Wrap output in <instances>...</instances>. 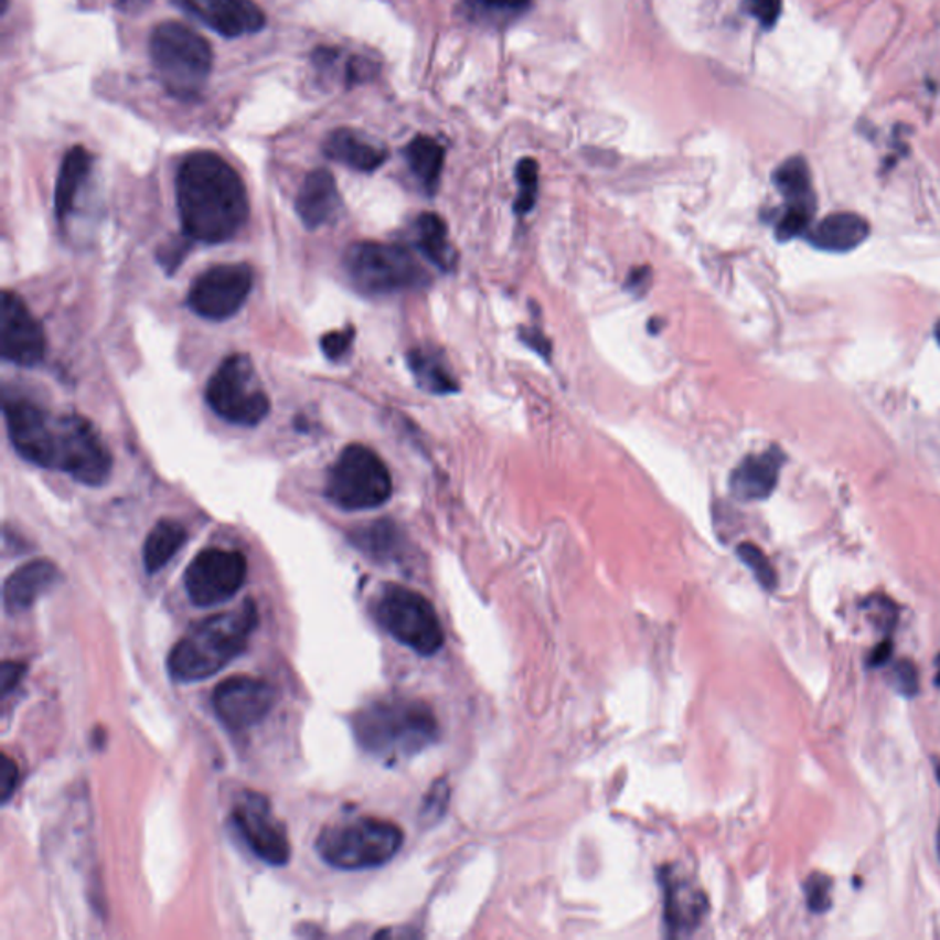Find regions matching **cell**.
Returning <instances> with one entry per match:
<instances>
[{
	"label": "cell",
	"instance_id": "46",
	"mask_svg": "<svg viewBox=\"0 0 940 940\" xmlns=\"http://www.w3.org/2000/svg\"><path fill=\"white\" fill-rule=\"evenodd\" d=\"M940 777V773H939ZM937 842H939V856H940V826H939V837H937Z\"/></svg>",
	"mask_w": 940,
	"mask_h": 940
},
{
	"label": "cell",
	"instance_id": "10",
	"mask_svg": "<svg viewBox=\"0 0 940 940\" xmlns=\"http://www.w3.org/2000/svg\"><path fill=\"white\" fill-rule=\"evenodd\" d=\"M55 469L83 485L99 487L109 480L113 456L85 417L76 414L60 417Z\"/></svg>",
	"mask_w": 940,
	"mask_h": 940
},
{
	"label": "cell",
	"instance_id": "43",
	"mask_svg": "<svg viewBox=\"0 0 940 940\" xmlns=\"http://www.w3.org/2000/svg\"><path fill=\"white\" fill-rule=\"evenodd\" d=\"M487 4L496 6V8H522L527 4V0H485Z\"/></svg>",
	"mask_w": 940,
	"mask_h": 940
},
{
	"label": "cell",
	"instance_id": "13",
	"mask_svg": "<svg viewBox=\"0 0 940 940\" xmlns=\"http://www.w3.org/2000/svg\"><path fill=\"white\" fill-rule=\"evenodd\" d=\"M2 410L17 455L33 466L55 469L60 417L50 416L49 412L26 399H6Z\"/></svg>",
	"mask_w": 940,
	"mask_h": 940
},
{
	"label": "cell",
	"instance_id": "37",
	"mask_svg": "<svg viewBox=\"0 0 940 940\" xmlns=\"http://www.w3.org/2000/svg\"><path fill=\"white\" fill-rule=\"evenodd\" d=\"M17 784H19L17 762L10 759L8 755H2V760H0V798H2V803L6 804L10 801L11 795L15 792Z\"/></svg>",
	"mask_w": 940,
	"mask_h": 940
},
{
	"label": "cell",
	"instance_id": "29",
	"mask_svg": "<svg viewBox=\"0 0 940 940\" xmlns=\"http://www.w3.org/2000/svg\"><path fill=\"white\" fill-rule=\"evenodd\" d=\"M773 184L784 199V206H803V209L815 210L809 164L801 157L784 160L773 173Z\"/></svg>",
	"mask_w": 940,
	"mask_h": 940
},
{
	"label": "cell",
	"instance_id": "41",
	"mask_svg": "<svg viewBox=\"0 0 940 940\" xmlns=\"http://www.w3.org/2000/svg\"><path fill=\"white\" fill-rule=\"evenodd\" d=\"M651 268H634V270L629 274V278H627V281H624V289L629 290V292H632L635 298H640V296L645 295L647 290H649V287H651Z\"/></svg>",
	"mask_w": 940,
	"mask_h": 940
},
{
	"label": "cell",
	"instance_id": "2",
	"mask_svg": "<svg viewBox=\"0 0 940 940\" xmlns=\"http://www.w3.org/2000/svg\"><path fill=\"white\" fill-rule=\"evenodd\" d=\"M256 624L257 610L252 601L195 624L170 652L171 679L181 684H195L220 673L246 651Z\"/></svg>",
	"mask_w": 940,
	"mask_h": 940
},
{
	"label": "cell",
	"instance_id": "23",
	"mask_svg": "<svg viewBox=\"0 0 940 940\" xmlns=\"http://www.w3.org/2000/svg\"><path fill=\"white\" fill-rule=\"evenodd\" d=\"M869 223L851 212L826 215L814 228H810L804 239L818 250L843 254L862 245L869 237Z\"/></svg>",
	"mask_w": 940,
	"mask_h": 940
},
{
	"label": "cell",
	"instance_id": "18",
	"mask_svg": "<svg viewBox=\"0 0 940 940\" xmlns=\"http://www.w3.org/2000/svg\"><path fill=\"white\" fill-rule=\"evenodd\" d=\"M663 889V917L669 936H691L701 928L709 902L701 886L690 880L684 873L665 867L660 875Z\"/></svg>",
	"mask_w": 940,
	"mask_h": 940
},
{
	"label": "cell",
	"instance_id": "12",
	"mask_svg": "<svg viewBox=\"0 0 940 940\" xmlns=\"http://www.w3.org/2000/svg\"><path fill=\"white\" fill-rule=\"evenodd\" d=\"M254 273L243 263L215 265L193 281L188 303L199 317L223 322L239 312L250 296Z\"/></svg>",
	"mask_w": 940,
	"mask_h": 940
},
{
	"label": "cell",
	"instance_id": "11",
	"mask_svg": "<svg viewBox=\"0 0 940 940\" xmlns=\"http://www.w3.org/2000/svg\"><path fill=\"white\" fill-rule=\"evenodd\" d=\"M248 563L234 549L210 547L199 553L188 566L184 586L195 607L209 608L228 601L245 585Z\"/></svg>",
	"mask_w": 940,
	"mask_h": 940
},
{
	"label": "cell",
	"instance_id": "25",
	"mask_svg": "<svg viewBox=\"0 0 940 940\" xmlns=\"http://www.w3.org/2000/svg\"><path fill=\"white\" fill-rule=\"evenodd\" d=\"M416 241L423 256L427 257L428 261H432L436 267L441 268L444 273H449L456 267L458 256L450 245L447 225L439 215L423 214L417 217Z\"/></svg>",
	"mask_w": 940,
	"mask_h": 940
},
{
	"label": "cell",
	"instance_id": "16",
	"mask_svg": "<svg viewBox=\"0 0 940 940\" xmlns=\"http://www.w3.org/2000/svg\"><path fill=\"white\" fill-rule=\"evenodd\" d=\"M276 704V693L263 680L234 676L217 685L214 709L220 720L234 731L256 726Z\"/></svg>",
	"mask_w": 940,
	"mask_h": 940
},
{
	"label": "cell",
	"instance_id": "45",
	"mask_svg": "<svg viewBox=\"0 0 940 940\" xmlns=\"http://www.w3.org/2000/svg\"><path fill=\"white\" fill-rule=\"evenodd\" d=\"M936 339H937V342H939V344H940V322H939V323H937V328H936Z\"/></svg>",
	"mask_w": 940,
	"mask_h": 940
},
{
	"label": "cell",
	"instance_id": "14",
	"mask_svg": "<svg viewBox=\"0 0 940 940\" xmlns=\"http://www.w3.org/2000/svg\"><path fill=\"white\" fill-rule=\"evenodd\" d=\"M232 820L235 831L239 832V836L257 858L274 867L289 864V837L281 821L273 814L267 798L259 793H246L245 798L235 804Z\"/></svg>",
	"mask_w": 940,
	"mask_h": 940
},
{
	"label": "cell",
	"instance_id": "26",
	"mask_svg": "<svg viewBox=\"0 0 940 940\" xmlns=\"http://www.w3.org/2000/svg\"><path fill=\"white\" fill-rule=\"evenodd\" d=\"M408 367L414 373L419 388L428 394L449 395L460 389V384L450 372L444 356L438 355L436 351L421 350V348L412 350L408 353Z\"/></svg>",
	"mask_w": 940,
	"mask_h": 940
},
{
	"label": "cell",
	"instance_id": "38",
	"mask_svg": "<svg viewBox=\"0 0 940 940\" xmlns=\"http://www.w3.org/2000/svg\"><path fill=\"white\" fill-rule=\"evenodd\" d=\"M24 673H26V665L24 663H2V669H0V691H2V696H8L11 691L15 690V685L21 682Z\"/></svg>",
	"mask_w": 940,
	"mask_h": 940
},
{
	"label": "cell",
	"instance_id": "34",
	"mask_svg": "<svg viewBox=\"0 0 940 940\" xmlns=\"http://www.w3.org/2000/svg\"><path fill=\"white\" fill-rule=\"evenodd\" d=\"M889 680H891L895 691L902 696L911 698L919 693V671L915 667V663L909 662V660H900V662L895 663Z\"/></svg>",
	"mask_w": 940,
	"mask_h": 940
},
{
	"label": "cell",
	"instance_id": "21",
	"mask_svg": "<svg viewBox=\"0 0 940 940\" xmlns=\"http://www.w3.org/2000/svg\"><path fill=\"white\" fill-rule=\"evenodd\" d=\"M337 182L328 170H314L306 177L296 197V212L309 231L325 225L339 212Z\"/></svg>",
	"mask_w": 940,
	"mask_h": 940
},
{
	"label": "cell",
	"instance_id": "5",
	"mask_svg": "<svg viewBox=\"0 0 940 940\" xmlns=\"http://www.w3.org/2000/svg\"><path fill=\"white\" fill-rule=\"evenodd\" d=\"M403 840V831L389 821L353 818L325 826L318 836L317 851L337 869H375L399 853Z\"/></svg>",
	"mask_w": 940,
	"mask_h": 940
},
{
	"label": "cell",
	"instance_id": "36",
	"mask_svg": "<svg viewBox=\"0 0 940 940\" xmlns=\"http://www.w3.org/2000/svg\"><path fill=\"white\" fill-rule=\"evenodd\" d=\"M781 0H746V10L765 28H771L781 15Z\"/></svg>",
	"mask_w": 940,
	"mask_h": 940
},
{
	"label": "cell",
	"instance_id": "30",
	"mask_svg": "<svg viewBox=\"0 0 940 940\" xmlns=\"http://www.w3.org/2000/svg\"><path fill=\"white\" fill-rule=\"evenodd\" d=\"M516 182H519V195L514 201V212L524 215L533 210L538 195V164L535 160H520L516 165Z\"/></svg>",
	"mask_w": 940,
	"mask_h": 940
},
{
	"label": "cell",
	"instance_id": "44",
	"mask_svg": "<svg viewBox=\"0 0 940 940\" xmlns=\"http://www.w3.org/2000/svg\"><path fill=\"white\" fill-rule=\"evenodd\" d=\"M937 667H939V671H937L936 685L937 687H940V654L939 658H937Z\"/></svg>",
	"mask_w": 940,
	"mask_h": 940
},
{
	"label": "cell",
	"instance_id": "6",
	"mask_svg": "<svg viewBox=\"0 0 940 940\" xmlns=\"http://www.w3.org/2000/svg\"><path fill=\"white\" fill-rule=\"evenodd\" d=\"M344 268L356 290L366 296H389L428 284L425 268L399 245L361 241L345 250Z\"/></svg>",
	"mask_w": 940,
	"mask_h": 940
},
{
	"label": "cell",
	"instance_id": "15",
	"mask_svg": "<svg viewBox=\"0 0 940 940\" xmlns=\"http://www.w3.org/2000/svg\"><path fill=\"white\" fill-rule=\"evenodd\" d=\"M0 355L21 367L38 366L46 355L41 323L28 311L21 296L11 290H4L0 300Z\"/></svg>",
	"mask_w": 940,
	"mask_h": 940
},
{
	"label": "cell",
	"instance_id": "22",
	"mask_svg": "<svg viewBox=\"0 0 940 940\" xmlns=\"http://www.w3.org/2000/svg\"><path fill=\"white\" fill-rule=\"evenodd\" d=\"M323 153L328 159L362 173L377 170L388 159V151L383 146L372 142L362 132L345 127L329 135L323 143Z\"/></svg>",
	"mask_w": 940,
	"mask_h": 940
},
{
	"label": "cell",
	"instance_id": "4",
	"mask_svg": "<svg viewBox=\"0 0 940 940\" xmlns=\"http://www.w3.org/2000/svg\"><path fill=\"white\" fill-rule=\"evenodd\" d=\"M149 54L165 90L186 102L203 93L214 68L212 44L182 22L157 24L149 39Z\"/></svg>",
	"mask_w": 940,
	"mask_h": 940
},
{
	"label": "cell",
	"instance_id": "7",
	"mask_svg": "<svg viewBox=\"0 0 940 940\" xmlns=\"http://www.w3.org/2000/svg\"><path fill=\"white\" fill-rule=\"evenodd\" d=\"M394 491L388 467L364 445H350L329 472L325 496L344 511H366L388 502Z\"/></svg>",
	"mask_w": 940,
	"mask_h": 940
},
{
	"label": "cell",
	"instance_id": "40",
	"mask_svg": "<svg viewBox=\"0 0 940 940\" xmlns=\"http://www.w3.org/2000/svg\"><path fill=\"white\" fill-rule=\"evenodd\" d=\"M520 340L524 344L530 345L531 350H535L538 355L544 356V359H549V355H552V342L542 334L541 329H520Z\"/></svg>",
	"mask_w": 940,
	"mask_h": 940
},
{
	"label": "cell",
	"instance_id": "27",
	"mask_svg": "<svg viewBox=\"0 0 940 940\" xmlns=\"http://www.w3.org/2000/svg\"><path fill=\"white\" fill-rule=\"evenodd\" d=\"M188 541V531L175 520H160L143 544V566L148 574L164 568Z\"/></svg>",
	"mask_w": 940,
	"mask_h": 940
},
{
	"label": "cell",
	"instance_id": "3",
	"mask_svg": "<svg viewBox=\"0 0 940 940\" xmlns=\"http://www.w3.org/2000/svg\"><path fill=\"white\" fill-rule=\"evenodd\" d=\"M356 740L377 759H410L438 740L439 726L427 704L388 698L359 711L353 720Z\"/></svg>",
	"mask_w": 940,
	"mask_h": 940
},
{
	"label": "cell",
	"instance_id": "17",
	"mask_svg": "<svg viewBox=\"0 0 940 940\" xmlns=\"http://www.w3.org/2000/svg\"><path fill=\"white\" fill-rule=\"evenodd\" d=\"M171 4L223 38L261 32L267 24V17L254 0H171Z\"/></svg>",
	"mask_w": 940,
	"mask_h": 940
},
{
	"label": "cell",
	"instance_id": "24",
	"mask_svg": "<svg viewBox=\"0 0 940 940\" xmlns=\"http://www.w3.org/2000/svg\"><path fill=\"white\" fill-rule=\"evenodd\" d=\"M93 168V154L82 146L72 148L61 162L57 184H55V215L57 221H65L74 210L77 195L87 181Z\"/></svg>",
	"mask_w": 940,
	"mask_h": 940
},
{
	"label": "cell",
	"instance_id": "19",
	"mask_svg": "<svg viewBox=\"0 0 940 940\" xmlns=\"http://www.w3.org/2000/svg\"><path fill=\"white\" fill-rule=\"evenodd\" d=\"M782 463L784 455L777 447L744 458L731 472L729 489L733 496L743 502H757L770 496L771 492L776 491Z\"/></svg>",
	"mask_w": 940,
	"mask_h": 940
},
{
	"label": "cell",
	"instance_id": "33",
	"mask_svg": "<svg viewBox=\"0 0 940 940\" xmlns=\"http://www.w3.org/2000/svg\"><path fill=\"white\" fill-rule=\"evenodd\" d=\"M807 906L812 914H825L832 906V880L823 873H812L804 882Z\"/></svg>",
	"mask_w": 940,
	"mask_h": 940
},
{
	"label": "cell",
	"instance_id": "31",
	"mask_svg": "<svg viewBox=\"0 0 940 940\" xmlns=\"http://www.w3.org/2000/svg\"><path fill=\"white\" fill-rule=\"evenodd\" d=\"M397 544H399V535L395 525L389 522H377L359 535V546L377 557H388L397 549Z\"/></svg>",
	"mask_w": 940,
	"mask_h": 940
},
{
	"label": "cell",
	"instance_id": "28",
	"mask_svg": "<svg viewBox=\"0 0 940 940\" xmlns=\"http://www.w3.org/2000/svg\"><path fill=\"white\" fill-rule=\"evenodd\" d=\"M406 162L425 192L436 193L444 171L445 149L434 138L416 137L405 149Z\"/></svg>",
	"mask_w": 940,
	"mask_h": 940
},
{
	"label": "cell",
	"instance_id": "9",
	"mask_svg": "<svg viewBox=\"0 0 940 940\" xmlns=\"http://www.w3.org/2000/svg\"><path fill=\"white\" fill-rule=\"evenodd\" d=\"M206 400L217 416L239 427H256L270 412V399L248 355H231L223 361L209 381Z\"/></svg>",
	"mask_w": 940,
	"mask_h": 940
},
{
	"label": "cell",
	"instance_id": "20",
	"mask_svg": "<svg viewBox=\"0 0 940 940\" xmlns=\"http://www.w3.org/2000/svg\"><path fill=\"white\" fill-rule=\"evenodd\" d=\"M57 579H60V569L46 558L22 564L21 568H17L4 580L2 602H4L6 612L11 616L26 612L28 608L35 605L39 597H43L57 583Z\"/></svg>",
	"mask_w": 940,
	"mask_h": 940
},
{
	"label": "cell",
	"instance_id": "1",
	"mask_svg": "<svg viewBox=\"0 0 940 940\" xmlns=\"http://www.w3.org/2000/svg\"><path fill=\"white\" fill-rule=\"evenodd\" d=\"M177 209L188 237L217 245L248 220V195L239 173L212 151H195L177 173Z\"/></svg>",
	"mask_w": 940,
	"mask_h": 940
},
{
	"label": "cell",
	"instance_id": "42",
	"mask_svg": "<svg viewBox=\"0 0 940 940\" xmlns=\"http://www.w3.org/2000/svg\"><path fill=\"white\" fill-rule=\"evenodd\" d=\"M893 656V643L891 640L882 641L878 645L875 647V651L870 652L869 665L870 669L882 667L884 663L889 662Z\"/></svg>",
	"mask_w": 940,
	"mask_h": 940
},
{
	"label": "cell",
	"instance_id": "8",
	"mask_svg": "<svg viewBox=\"0 0 940 940\" xmlns=\"http://www.w3.org/2000/svg\"><path fill=\"white\" fill-rule=\"evenodd\" d=\"M375 616L395 640L421 656H432L444 647V627L438 613L419 591L386 586L375 602Z\"/></svg>",
	"mask_w": 940,
	"mask_h": 940
},
{
	"label": "cell",
	"instance_id": "39",
	"mask_svg": "<svg viewBox=\"0 0 940 940\" xmlns=\"http://www.w3.org/2000/svg\"><path fill=\"white\" fill-rule=\"evenodd\" d=\"M869 607H875V612L870 613V618L875 619L878 629L891 630L897 623V610L893 607L891 601H887L884 597H878L876 601H869Z\"/></svg>",
	"mask_w": 940,
	"mask_h": 940
},
{
	"label": "cell",
	"instance_id": "35",
	"mask_svg": "<svg viewBox=\"0 0 940 940\" xmlns=\"http://www.w3.org/2000/svg\"><path fill=\"white\" fill-rule=\"evenodd\" d=\"M353 339H355V329L353 328L333 331V333H328L323 337L322 351L328 359L337 361V359H342L350 351Z\"/></svg>",
	"mask_w": 940,
	"mask_h": 940
},
{
	"label": "cell",
	"instance_id": "32",
	"mask_svg": "<svg viewBox=\"0 0 940 940\" xmlns=\"http://www.w3.org/2000/svg\"><path fill=\"white\" fill-rule=\"evenodd\" d=\"M737 555L754 572L755 579L759 580V585L765 590H776V569L771 566L770 558L766 557L765 552L759 546H755L751 542H744L737 547Z\"/></svg>",
	"mask_w": 940,
	"mask_h": 940
}]
</instances>
